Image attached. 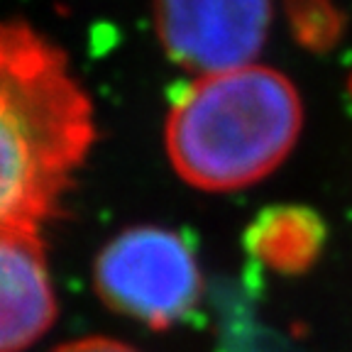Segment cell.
Listing matches in <instances>:
<instances>
[{"label":"cell","instance_id":"cell-3","mask_svg":"<svg viewBox=\"0 0 352 352\" xmlns=\"http://www.w3.org/2000/svg\"><path fill=\"white\" fill-rule=\"evenodd\" d=\"M94 281L105 306L152 328L182 320L201 294L196 254L164 228H132L113 237L96 259Z\"/></svg>","mask_w":352,"mask_h":352},{"label":"cell","instance_id":"cell-2","mask_svg":"<svg viewBox=\"0 0 352 352\" xmlns=\"http://www.w3.org/2000/svg\"><path fill=\"white\" fill-rule=\"evenodd\" d=\"M303 105L272 66L198 76L171 103L164 144L174 171L201 191H235L270 176L296 144Z\"/></svg>","mask_w":352,"mask_h":352},{"label":"cell","instance_id":"cell-7","mask_svg":"<svg viewBox=\"0 0 352 352\" xmlns=\"http://www.w3.org/2000/svg\"><path fill=\"white\" fill-rule=\"evenodd\" d=\"M54 352H138L132 350L130 345L110 338H83V340H72L66 345L56 347Z\"/></svg>","mask_w":352,"mask_h":352},{"label":"cell","instance_id":"cell-6","mask_svg":"<svg viewBox=\"0 0 352 352\" xmlns=\"http://www.w3.org/2000/svg\"><path fill=\"white\" fill-rule=\"evenodd\" d=\"M323 240V220L301 206H276L262 210L245 232L248 252L281 274L306 272L318 257Z\"/></svg>","mask_w":352,"mask_h":352},{"label":"cell","instance_id":"cell-4","mask_svg":"<svg viewBox=\"0 0 352 352\" xmlns=\"http://www.w3.org/2000/svg\"><path fill=\"white\" fill-rule=\"evenodd\" d=\"M154 30L174 64L198 76L254 64L272 0H154Z\"/></svg>","mask_w":352,"mask_h":352},{"label":"cell","instance_id":"cell-1","mask_svg":"<svg viewBox=\"0 0 352 352\" xmlns=\"http://www.w3.org/2000/svg\"><path fill=\"white\" fill-rule=\"evenodd\" d=\"M94 140V105L64 52L0 20V232H42Z\"/></svg>","mask_w":352,"mask_h":352},{"label":"cell","instance_id":"cell-5","mask_svg":"<svg viewBox=\"0 0 352 352\" xmlns=\"http://www.w3.org/2000/svg\"><path fill=\"white\" fill-rule=\"evenodd\" d=\"M56 320L42 232H0V352H22Z\"/></svg>","mask_w":352,"mask_h":352}]
</instances>
